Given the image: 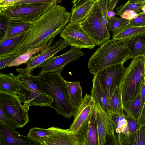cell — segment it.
Returning a JSON list of instances; mask_svg holds the SVG:
<instances>
[{
	"label": "cell",
	"mask_w": 145,
	"mask_h": 145,
	"mask_svg": "<svg viewBox=\"0 0 145 145\" xmlns=\"http://www.w3.org/2000/svg\"><path fill=\"white\" fill-rule=\"evenodd\" d=\"M71 15L60 5L52 7L33 22L27 35L16 52L22 55L55 37L70 21Z\"/></svg>",
	"instance_id": "obj_1"
},
{
	"label": "cell",
	"mask_w": 145,
	"mask_h": 145,
	"mask_svg": "<svg viewBox=\"0 0 145 145\" xmlns=\"http://www.w3.org/2000/svg\"><path fill=\"white\" fill-rule=\"evenodd\" d=\"M128 39H108L103 43L91 56L88 64L94 75L101 70L116 64L124 63L131 58L128 47Z\"/></svg>",
	"instance_id": "obj_2"
},
{
	"label": "cell",
	"mask_w": 145,
	"mask_h": 145,
	"mask_svg": "<svg viewBox=\"0 0 145 145\" xmlns=\"http://www.w3.org/2000/svg\"><path fill=\"white\" fill-rule=\"evenodd\" d=\"M38 75L44 92L53 98V102L50 106L57 114L65 118L74 116L76 110L71 103L66 81L63 78L61 74L51 72Z\"/></svg>",
	"instance_id": "obj_3"
},
{
	"label": "cell",
	"mask_w": 145,
	"mask_h": 145,
	"mask_svg": "<svg viewBox=\"0 0 145 145\" xmlns=\"http://www.w3.org/2000/svg\"><path fill=\"white\" fill-rule=\"evenodd\" d=\"M16 71L22 86L16 94L21 102L29 107L30 106H50L53 98L44 92L39 76L26 73L23 68H18Z\"/></svg>",
	"instance_id": "obj_4"
},
{
	"label": "cell",
	"mask_w": 145,
	"mask_h": 145,
	"mask_svg": "<svg viewBox=\"0 0 145 145\" xmlns=\"http://www.w3.org/2000/svg\"><path fill=\"white\" fill-rule=\"evenodd\" d=\"M144 56L132 59L119 86L123 109L140 92L144 77Z\"/></svg>",
	"instance_id": "obj_5"
},
{
	"label": "cell",
	"mask_w": 145,
	"mask_h": 145,
	"mask_svg": "<svg viewBox=\"0 0 145 145\" xmlns=\"http://www.w3.org/2000/svg\"><path fill=\"white\" fill-rule=\"evenodd\" d=\"M55 3L13 5L0 9V14L10 18L32 22L52 6Z\"/></svg>",
	"instance_id": "obj_6"
},
{
	"label": "cell",
	"mask_w": 145,
	"mask_h": 145,
	"mask_svg": "<svg viewBox=\"0 0 145 145\" xmlns=\"http://www.w3.org/2000/svg\"><path fill=\"white\" fill-rule=\"evenodd\" d=\"M81 24L95 45H101L110 37L109 31L106 30L103 26L102 14L98 2L95 4L89 14L81 22Z\"/></svg>",
	"instance_id": "obj_7"
},
{
	"label": "cell",
	"mask_w": 145,
	"mask_h": 145,
	"mask_svg": "<svg viewBox=\"0 0 145 145\" xmlns=\"http://www.w3.org/2000/svg\"><path fill=\"white\" fill-rule=\"evenodd\" d=\"M0 106L15 122L17 128L22 127L29 121V107L22 105L17 95L0 92Z\"/></svg>",
	"instance_id": "obj_8"
},
{
	"label": "cell",
	"mask_w": 145,
	"mask_h": 145,
	"mask_svg": "<svg viewBox=\"0 0 145 145\" xmlns=\"http://www.w3.org/2000/svg\"><path fill=\"white\" fill-rule=\"evenodd\" d=\"M60 37L64 39L71 46L80 49H93L95 44L82 27L81 22H69L60 33Z\"/></svg>",
	"instance_id": "obj_9"
},
{
	"label": "cell",
	"mask_w": 145,
	"mask_h": 145,
	"mask_svg": "<svg viewBox=\"0 0 145 145\" xmlns=\"http://www.w3.org/2000/svg\"><path fill=\"white\" fill-rule=\"evenodd\" d=\"M127 68L123 64H116L105 68L95 75L99 80L109 99L116 88L120 85Z\"/></svg>",
	"instance_id": "obj_10"
},
{
	"label": "cell",
	"mask_w": 145,
	"mask_h": 145,
	"mask_svg": "<svg viewBox=\"0 0 145 145\" xmlns=\"http://www.w3.org/2000/svg\"><path fill=\"white\" fill-rule=\"evenodd\" d=\"M84 55L81 49L71 46L67 52L61 55L53 56L48 59L37 68H41L38 74L51 72H58L61 74L65 66L70 62L77 60Z\"/></svg>",
	"instance_id": "obj_11"
},
{
	"label": "cell",
	"mask_w": 145,
	"mask_h": 145,
	"mask_svg": "<svg viewBox=\"0 0 145 145\" xmlns=\"http://www.w3.org/2000/svg\"><path fill=\"white\" fill-rule=\"evenodd\" d=\"M51 132L44 140L43 145H84L78 131L72 132L69 129L51 127Z\"/></svg>",
	"instance_id": "obj_12"
},
{
	"label": "cell",
	"mask_w": 145,
	"mask_h": 145,
	"mask_svg": "<svg viewBox=\"0 0 145 145\" xmlns=\"http://www.w3.org/2000/svg\"><path fill=\"white\" fill-rule=\"evenodd\" d=\"M69 45L64 39L61 38L49 47L34 54L25 63L26 67L23 69L25 73L31 74L40 64Z\"/></svg>",
	"instance_id": "obj_13"
},
{
	"label": "cell",
	"mask_w": 145,
	"mask_h": 145,
	"mask_svg": "<svg viewBox=\"0 0 145 145\" xmlns=\"http://www.w3.org/2000/svg\"><path fill=\"white\" fill-rule=\"evenodd\" d=\"M95 105V102L91 95L86 93L81 105L76 111L74 120L69 130L72 132L78 131L94 110Z\"/></svg>",
	"instance_id": "obj_14"
},
{
	"label": "cell",
	"mask_w": 145,
	"mask_h": 145,
	"mask_svg": "<svg viewBox=\"0 0 145 145\" xmlns=\"http://www.w3.org/2000/svg\"><path fill=\"white\" fill-rule=\"evenodd\" d=\"M1 145H40L28 136L20 134L18 131L8 129L0 122Z\"/></svg>",
	"instance_id": "obj_15"
},
{
	"label": "cell",
	"mask_w": 145,
	"mask_h": 145,
	"mask_svg": "<svg viewBox=\"0 0 145 145\" xmlns=\"http://www.w3.org/2000/svg\"><path fill=\"white\" fill-rule=\"evenodd\" d=\"M22 87L16 76L12 73H0V92L16 95Z\"/></svg>",
	"instance_id": "obj_16"
},
{
	"label": "cell",
	"mask_w": 145,
	"mask_h": 145,
	"mask_svg": "<svg viewBox=\"0 0 145 145\" xmlns=\"http://www.w3.org/2000/svg\"><path fill=\"white\" fill-rule=\"evenodd\" d=\"M92 82L91 95L95 103L99 104L104 111L109 114V99L99 80L96 75H94Z\"/></svg>",
	"instance_id": "obj_17"
},
{
	"label": "cell",
	"mask_w": 145,
	"mask_h": 145,
	"mask_svg": "<svg viewBox=\"0 0 145 145\" xmlns=\"http://www.w3.org/2000/svg\"><path fill=\"white\" fill-rule=\"evenodd\" d=\"M119 145H145V123L140 125L134 132L117 135Z\"/></svg>",
	"instance_id": "obj_18"
},
{
	"label": "cell",
	"mask_w": 145,
	"mask_h": 145,
	"mask_svg": "<svg viewBox=\"0 0 145 145\" xmlns=\"http://www.w3.org/2000/svg\"><path fill=\"white\" fill-rule=\"evenodd\" d=\"M94 111L98 133V145H105L108 114L98 103H95Z\"/></svg>",
	"instance_id": "obj_19"
},
{
	"label": "cell",
	"mask_w": 145,
	"mask_h": 145,
	"mask_svg": "<svg viewBox=\"0 0 145 145\" xmlns=\"http://www.w3.org/2000/svg\"><path fill=\"white\" fill-rule=\"evenodd\" d=\"M28 31L15 36L0 41V57L17 53L16 51L17 47L25 38Z\"/></svg>",
	"instance_id": "obj_20"
},
{
	"label": "cell",
	"mask_w": 145,
	"mask_h": 145,
	"mask_svg": "<svg viewBox=\"0 0 145 145\" xmlns=\"http://www.w3.org/2000/svg\"><path fill=\"white\" fill-rule=\"evenodd\" d=\"M127 42L131 59L145 55V33L128 39Z\"/></svg>",
	"instance_id": "obj_21"
},
{
	"label": "cell",
	"mask_w": 145,
	"mask_h": 145,
	"mask_svg": "<svg viewBox=\"0 0 145 145\" xmlns=\"http://www.w3.org/2000/svg\"><path fill=\"white\" fill-rule=\"evenodd\" d=\"M33 22L23 21L9 18L6 33L1 40L15 36L29 30Z\"/></svg>",
	"instance_id": "obj_22"
},
{
	"label": "cell",
	"mask_w": 145,
	"mask_h": 145,
	"mask_svg": "<svg viewBox=\"0 0 145 145\" xmlns=\"http://www.w3.org/2000/svg\"><path fill=\"white\" fill-rule=\"evenodd\" d=\"M95 3L91 0H89L79 6L72 7L70 22H82L89 14Z\"/></svg>",
	"instance_id": "obj_23"
},
{
	"label": "cell",
	"mask_w": 145,
	"mask_h": 145,
	"mask_svg": "<svg viewBox=\"0 0 145 145\" xmlns=\"http://www.w3.org/2000/svg\"><path fill=\"white\" fill-rule=\"evenodd\" d=\"M54 38H52L39 47L29 50L24 54L17 57L7 63L6 65V67L18 66L25 63L33 55L50 46L53 42Z\"/></svg>",
	"instance_id": "obj_24"
},
{
	"label": "cell",
	"mask_w": 145,
	"mask_h": 145,
	"mask_svg": "<svg viewBox=\"0 0 145 145\" xmlns=\"http://www.w3.org/2000/svg\"><path fill=\"white\" fill-rule=\"evenodd\" d=\"M66 83L71 103L76 111L83 100L81 86L78 81L71 82L66 81Z\"/></svg>",
	"instance_id": "obj_25"
},
{
	"label": "cell",
	"mask_w": 145,
	"mask_h": 145,
	"mask_svg": "<svg viewBox=\"0 0 145 145\" xmlns=\"http://www.w3.org/2000/svg\"><path fill=\"white\" fill-rule=\"evenodd\" d=\"M112 33V39H129L145 33V27H135L129 23Z\"/></svg>",
	"instance_id": "obj_26"
},
{
	"label": "cell",
	"mask_w": 145,
	"mask_h": 145,
	"mask_svg": "<svg viewBox=\"0 0 145 145\" xmlns=\"http://www.w3.org/2000/svg\"><path fill=\"white\" fill-rule=\"evenodd\" d=\"M87 121V135L89 145H98V135L94 109Z\"/></svg>",
	"instance_id": "obj_27"
},
{
	"label": "cell",
	"mask_w": 145,
	"mask_h": 145,
	"mask_svg": "<svg viewBox=\"0 0 145 145\" xmlns=\"http://www.w3.org/2000/svg\"><path fill=\"white\" fill-rule=\"evenodd\" d=\"M109 114L121 115L124 113L119 86L116 88L112 96L109 99Z\"/></svg>",
	"instance_id": "obj_28"
},
{
	"label": "cell",
	"mask_w": 145,
	"mask_h": 145,
	"mask_svg": "<svg viewBox=\"0 0 145 145\" xmlns=\"http://www.w3.org/2000/svg\"><path fill=\"white\" fill-rule=\"evenodd\" d=\"M141 99L140 91L136 97L123 109L127 116L138 122L140 116Z\"/></svg>",
	"instance_id": "obj_29"
},
{
	"label": "cell",
	"mask_w": 145,
	"mask_h": 145,
	"mask_svg": "<svg viewBox=\"0 0 145 145\" xmlns=\"http://www.w3.org/2000/svg\"><path fill=\"white\" fill-rule=\"evenodd\" d=\"M51 132L50 128L44 129L34 127L31 129L27 134L30 138L43 145L45 139L50 134Z\"/></svg>",
	"instance_id": "obj_30"
},
{
	"label": "cell",
	"mask_w": 145,
	"mask_h": 145,
	"mask_svg": "<svg viewBox=\"0 0 145 145\" xmlns=\"http://www.w3.org/2000/svg\"><path fill=\"white\" fill-rule=\"evenodd\" d=\"M110 115L108 114L107 126L105 145H119Z\"/></svg>",
	"instance_id": "obj_31"
},
{
	"label": "cell",
	"mask_w": 145,
	"mask_h": 145,
	"mask_svg": "<svg viewBox=\"0 0 145 145\" xmlns=\"http://www.w3.org/2000/svg\"><path fill=\"white\" fill-rule=\"evenodd\" d=\"M145 5V2L139 3H131L128 1L126 3L121 5L116 8L115 13L120 16L127 10L133 11L138 14L143 13L142 8Z\"/></svg>",
	"instance_id": "obj_32"
},
{
	"label": "cell",
	"mask_w": 145,
	"mask_h": 145,
	"mask_svg": "<svg viewBox=\"0 0 145 145\" xmlns=\"http://www.w3.org/2000/svg\"><path fill=\"white\" fill-rule=\"evenodd\" d=\"M130 20L114 16L107 20V27L109 31L112 33L126 25L129 23Z\"/></svg>",
	"instance_id": "obj_33"
},
{
	"label": "cell",
	"mask_w": 145,
	"mask_h": 145,
	"mask_svg": "<svg viewBox=\"0 0 145 145\" xmlns=\"http://www.w3.org/2000/svg\"><path fill=\"white\" fill-rule=\"evenodd\" d=\"M110 115L115 127L116 132L118 134L121 133L128 124L125 113L121 115L114 114Z\"/></svg>",
	"instance_id": "obj_34"
},
{
	"label": "cell",
	"mask_w": 145,
	"mask_h": 145,
	"mask_svg": "<svg viewBox=\"0 0 145 145\" xmlns=\"http://www.w3.org/2000/svg\"><path fill=\"white\" fill-rule=\"evenodd\" d=\"M0 122L11 130L15 131L17 128L14 121L7 112L0 106Z\"/></svg>",
	"instance_id": "obj_35"
},
{
	"label": "cell",
	"mask_w": 145,
	"mask_h": 145,
	"mask_svg": "<svg viewBox=\"0 0 145 145\" xmlns=\"http://www.w3.org/2000/svg\"><path fill=\"white\" fill-rule=\"evenodd\" d=\"M125 114L127 121L128 124L124 130L121 133L124 135L129 134L134 132L140 126L137 121L130 118L125 113Z\"/></svg>",
	"instance_id": "obj_36"
},
{
	"label": "cell",
	"mask_w": 145,
	"mask_h": 145,
	"mask_svg": "<svg viewBox=\"0 0 145 145\" xmlns=\"http://www.w3.org/2000/svg\"><path fill=\"white\" fill-rule=\"evenodd\" d=\"M9 18L0 14V40L4 38L7 29Z\"/></svg>",
	"instance_id": "obj_37"
},
{
	"label": "cell",
	"mask_w": 145,
	"mask_h": 145,
	"mask_svg": "<svg viewBox=\"0 0 145 145\" xmlns=\"http://www.w3.org/2000/svg\"><path fill=\"white\" fill-rule=\"evenodd\" d=\"M20 55L19 53H15L0 57V69L6 67L7 63Z\"/></svg>",
	"instance_id": "obj_38"
},
{
	"label": "cell",
	"mask_w": 145,
	"mask_h": 145,
	"mask_svg": "<svg viewBox=\"0 0 145 145\" xmlns=\"http://www.w3.org/2000/svg\"><path fill=\"white\" fill-rule=\"evenodd\" d=\"M62 0H22L17 2L12 5L27 4H42L52 3H55L57 4L58 3H61Z\"/></svg>",
	"instance_id": "obj_39"
},
{
	"label": "cell",
	"mask_w": 145,
	"mask_h": 145,
	"mask_svg": "<svg viewBox=\"0 0 145 145\" xmlns=\"http://www.w3.org/2000/svg\"><path fill=\"white\" fill-rule=\"evenodd\" d=\"M129 23L135 27H145V14L143 13L129 20Z\"/></svg>",
	"instance_id": "obj_40"
},
{
	"label": "cell",
	"mask_w": 145,
	"mask_h": 145,
	"mask_svg": "<svg viewBox=\"0 0 145 145\" xmlns=\"http://www.w3.org/2000/svg\"><path fill=\"white\" fill-rule=\"evenodd\" d=\"M119 0H110L109 1L107 7V20H108L110 18L115 16V12L114 9Z\"/></svg>",
	"instance_id": "obj_41"
},
{
	"label": "cell",
	"mask_w": 145,
	"mask_h": 145,
	"mask_svg": "<svg viewBox=\"0 0 145 145\" xmlns=\"http://www.w3.org/2000/svg\"><path fill=\"white\" fill-rule=\"evenodd\" d=\"M139 14H138L133 11L127 10L120 16L121 18L130 20L135 18Z\"/></svg>",
	"instance_id": "obj_42"
},
{
	"label": "cell",
	"mask_w": 145,
	"mask_h": 145,
	"mask_svg": "<svg viewBox=\"0 0 145 145\" xmlns=\"http://www.w3.org/2000/svg\"><path fill=\"white\" fill-rule=\"evenodd\" d=\"M22 0H0V9L11 6Z\"/></svg>",
	"instance_id": "obj_43"
},
{
	"label": "cell",
	"mask_w": 145,
	"mask_h": 145,
	"mask_svg": "<svg viewBox=\"0 0 145 145\" xmlns=\"http://www.w3.org/2000/svg\"><path fill=\"white\" fill-rule=\"evenodd\" d=\"M141 99L139 116L142 112L145 103V85L143 84L141 88Z\"/></svg>",
	"instance_id": "obj_44"
},
{
	"label": "cell",
	"mask_w": 145,
	"mask_h": 145,
	"mask_svg": "<svg viewBox=\"0 0 145 145\" xmlns=\"http://www.w3.org/2000/svg\"><path fill=\"white\" fill-rule=\"evenodd\" d=\"M138 123L140 125L145 123V103L138 120Z\"/></svg>",
	"instance_id": "obj_45"
},
{
	"label": "cell",
	"mask_w": 145,
	"mask_h": 145,
	"mask_svg": "<svg viewBox=\"0 0 145 145\" xmlns=\"http://www.w3.org/2000/svg\"><path fill=\"white\" fill-rule=\"evenodd\" d=\"M88 0H73L72 1L73 4L72 7H75L79 6Z\"/></svg>",
	"instance_id": "obj_46"
},
{
	"label": "cell",
	"mask_w": 145,
	"mask_h": 145,
	"mask_svg": "<svg viewBox=\"0 0 145 145\" xmlns=\"http://www.w3.org/2000/svg\"><path fill=\"white\" fill-rule=\"evenodd\" d=\"M144 0H128V1L131 3H139L144 2Z\"/></svg>",
	"instance_id": "obj_47"
},
{
	"label": "cell",
	"mask_w": 145,
	"mask_h": 145,
	"mask_svg": "<svg viewBox=\"0 0 145 145\" xmlns=\"http://www.w3.org/2000/svg\"><path fill=\"white\" fill-rule=\"evenodd\" d=\"M144 80L143 82V84L145 85V55L144 56Z\"/></svg>",
	"instance_id": "obj_48"
},
{
	"label": "cell",
	"mask_w": 145,
	"mask_h": 145,
	"mask_svg": "<svg viewBox=\"0 0 145 145\" xmlns=\"http://www.w3.org/2000/svg\"><path fill=\"white\" fill-rule=\"evenodd\" d=\"M142 11L143 13L145 14V5H144L142 8Z\"/></svg>",
	"instance_id": "obj_49"
},
{
	"label": "cell",
	"mask_w": 145,
	"mask_h": 145,
	"mask_svg": "<svg viewBox=\"0 0 145 145\" xmlns=\"http://www.w3.org/2000/svg\"><path fill=\"white\" fill-rule=\"evenodd\" d=\"M92 0V1L94 2L95 3H96L98 2L100 0Z\"/></svg>",
	"instance_id": "obj_50"
},
{
	"label": "cell",
	"mask_w": 145,
	"mask_h": 145,
	"mask_svg": "<svg viewBox=\"0 0 145 145\" xmlns=\"http://www.w3.org/2000/svg\"><path fill=\"white\" fill-rule=\"evenodd\" d=\"M144 2H145V0H144Z\"/></svg>",
	"instance_id": "obj_51"
}]
</instances>
